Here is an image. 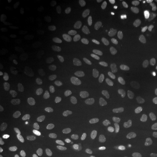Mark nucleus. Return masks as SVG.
I'll use <instances>...</instances> for the list:
<instances>
[{
    "label": "nucleus",
    "instance_id": "obj_6",
    "mask_svg": "<svg viewBox=\"0 0 157 157\" xmlns=\"http://www.w3.org/2000/svg\"><path fill=\"white\" fill-rule=\"evenodd\" d=\"M85 94V90L79 87H69L63 89L60 91V96L69 101H74L82 98Z\"/></svg>",
    "mask_w": 157,
    "mask_h": 157
},
{
    "label": "nucleus",
    "instance_id": "obj_14",
    "mask_svg": "<svg viewBox=\"0 0 157 157\" xmlns=\"http://www.w3.org/2000/svg\"><path fill=\"white\" fill-rule=\"evenodd\" d=\"M140 25L145 34L148 35L152 34L153 30H154V23L150 15L145 14L143 15L141 17Z\"/></svg>",
    "mask_w": 157,
    "mask_h": 157
},
{
    "label": "nucleus",
    "instance_id": "obj_8",
    "mask_svg": "<svg viewBox=\"0 0 157 157\" xmlns=\"http://www.w3.org/2000/svg\"><path fill=\"white\" fill-rule=\"evenodd\" d=\"M21 131V126L17 122L7 121L3 123L0 127L1 136L4 137H13Z\"/></svg>",
    "mask_w": 157,
    "mask_h": 157
},
{
    "label": "nucleus",
    "instance_id": "obj_22",
    "mask_svg": "<svg viewBox=\"0 0 157 157\" xmlns=\"http://www.w3.org/2000/svg\"><path fill=\"white\" fill-rule=\"evenodd\" d=\"M143 143H144L145 146L148 148L149 152L153 156H157V142L156 140H153L149 137H145L143 139Z\"/></svg>",
    "mask_w": 157,
    "mask_h": 157
},
{
    "label": "nucleus",
    "instance_id": "obj_21",
    "mask_svg": "<svg viewBox=\"0 0 157 157\" xmlns=\"http://www.w3.org/2000/svg\"><path fill=\"white\" fill-rule=\"evenodd\" d=\"M37 105L41 109H43L46 111H50L52 110L54 107L55 101L52 98L50 97H44L39 99L37 101Z\"/></svg>",
    "mask_w": 157,
    "mask_h": 157
},
{
    "label": "nucleus",
    "instance_id": "obj_4",
    "mask_svg": "<svg viewBox=\"0 0 157 157\" xmlns=\"http://www.w3.org/2000/svg\"><path fill=\"white\" fill-rule=\"evenodd\" d=\"M110 134H111V129L109 126L103 125L98 127L92 136V143L96 147L101 146Z\"/></svg>",
    "mask_w": 157,
    "mask_h": 157
},
{
    "label": "nucleus",
    "instance_id": "obj_28",
    "mask_svg": "<svg viewBox=\"0 0 157 157\" xmlns=\"http://www.w3.org/2000/svg\"><path fill=\"white\" fill-rule=\"evenodd\" d=\"M13 22L15 24L21 25V26H25L29 24V19L28 17L23 16V15H16L13 17Z\"/></svg>",
    "mask_w": 157,
    "mask_h": 157
},
{
    "label": "nucleus",
    "instance_id": "obj_11",
    "mask_svg": "<svg viewBox=\"0 0 157 157\" xmlns=\"http://www.w3.org/2000/svg\"><path fill=\"white\" fill-rule=\"evenodd\" d=\"M120 72L123 76L127 77H134L139 75L140 68L136 63H127L121 66Z\"/></svg>",
    "mask_w": 157,
    "mask_h": 157
},
{
    "label": "nucleus",
    "instance_id": "obj_9",
    "mask_svg": "<svg viewBox=\"0 0 157 157\" xmlns=\"http://www.w3.org/2000/svg\"><path fill=\"white\" fill-rule=\"evenodd\" d=\"M36 122L39 127L49 131H60L61 129L58 121L52 118L39 116L37 118Z\"/></svg>",
    "mask_w": 157,
    "mask_h": 157
},
{
    "label": "nucleus",
    "instance_id": "obj_27",
    "mask_svg": "<svg viewBox=\"0 0 157 157\" xmlns=\"http://www.w3.org/2000/svg\"><path fill=\"white\" fill-rule=\"evenodd\" d=\"M25 92L31 95H39L42 93V90L39 86L36 85H28L25 87Z\"/></svg>",
    "mask_w": 157,
    "mask_h": 157
},
{
    "label": "nucleus",
    "instance_id": "obj_10",
    "mask_svg": "<svg viewBox=\"0 0 157 157\" xmlns=\"http://www.w3.org/2000/svg\"><path fill=\"white\" fill-rule=\"evenodd\" d=\"M135 147L132 143L126 142L119 145L115 149L117 157H129L135 154Z\"/></svg>",
    "mask_w": 157,
    "mask_h": 157
},
{
    "label": "nucleus",
    "instance_id": "obj_31",
    "mask_svg": "<svg viewBox=\"0 0 157 157\" xmlns=\"http://www.w3.org/2000/svg\"><path fill=\"white\" fill-rule=\"evenodd\" d=\"M156 93H157V87H156Z\"/></svg>",
    "mask_w": 157,
    "mask_h": 157
},
{
    "label": "nucleus",
    "instance_id": "obj_24",
    "mask_svg": "<svg viewBox=\"0 0 157 157\" xmlns=\"http://www.w3.org/2000/svg\"><path fill=\"white\" fill-rule=\"evenodd\" d=\"M7 57H8L9 60H10L11 62L15 63H17V64L21 63V64L25 65L27 63L31 62L30 58H26V57H23L22 56H20V55H17V54L13 53V54L9 55Z\"/></svg>",
    "mask_w": 157,
    "mask_h": 157
},
{
    "label": "nucleus",
    "instance_id": "obj_29",
    "mask_svg": "<svg viewBox=\"0 0 157 157\" xmlns=\"http://www.w3.org/2000/svg\"><path fill=\"white\" fill-rule=\"evenodd\" d=\"M32 155L34 157H44V154H42V151L39 148H36L32 151Z\"/></svg>",
    "mask_w": 157,
    "mask_h": 157
},
{
    "label": "nucleus",
    "instance_id": "obj_7",
    "mask_svg": "<svg viewBox=\"0 0 157 157\" xmlns=\"http://www.w3.org/2000/svg\"><path fill=\"white\" fill-rule=\"evenodd\" d=\"M131 101L135 105L146 109H151L156 105V103L151 98L143 93H137L131 97Z\"/></svg>",
    "mask_w": 157,
    "mask_h": 157
},
{
    "label": "nucleus",
    "instance_id": "obj_16",
    "mask_svg": "<svg viewBox=\"0 0 157 157\" xmlns=\"http://www.w3.org/2000/svg\"><path fill=\"white\" fill-rule=\"evenodd\" d=\"M41 146H42V142H41L40 138L33 136L25 140L23 145V150L25 151H30L31 149H33V150L36 149L35 146L39 147Z\"/></svg>",
    "mask_w": 157,
    "mask_h": 157
},
{
    "label": "nucleus",
    "instance_id": "obj_3",
    "mask_svg": "<svg viewBox=\"0 0 157 157\" xmlns=\"http://www.w3.org/2000/svg\"><path fill=\"white\" fill-rule=\"evenodd\" d=\"M129 119L133 126L137 128L148 129L151 128L154 125V121L151 118L140 113H132L129 116Z\"/></svg>",
    "mask_w": 157,
    "mask_h": 157
},
{
    "label": "nucleus",
    "instance_id": "obj_15",
    "mask_svg": "<svg viewBox=\"0 0 157 157\" xmlns=\"http://www.w3.org/2000/svg\"><path fill=\"white\" fill-rule=\"evenodd\" d=\"M68 82V78L65 76H51L47 80V84L50 87H60L66 85Z\"/></svg>",
    "mask_w": 157,
    "mask_h": 157
},
{
    "label": "nucleus",
    "instance_id": "obj_30",
    "mask_svg": "<svg viewBox=\"0 0 157 157\" xmlns=\"http://www.w3.org/2000/svg\"><path fill=\"white\" fill-rule=\"evenodd\" d=\"M19 3H20V5H21V7H24L29 3V0H20Z\"/></svg>",
    "mask_w": 157,
    "mask_h": 157
},
{
    "label": "nucleus",
    "instance_id": "obj_17",
    "mask_svg": "<svg viewBox=\"0 0 157 157\" xmlns=\"http://www.w3.org/2000/svg\"><path fill=\"white\" fill-rule=\"evenodd\" d=\"M92 82L98 87H106L109 85L111 80L109 76L103 74H95L92 77Z\"/></svg>",
    "mask_w": 157,
    "mask_h": 157
},
{
    "label": "nucleus",
    "instance_id": "obj_20",
    "mask_svg": "<svg viewBox=\"0 0 157 157\" xmlns=\"http://www.w3.org/2000/svg\"><path fill=\"white\" fill-rule=\"evenodd\" d=\"M109 25L110 19L105 15H103L101 16L97 17L93 22L94 27L97 29H100V30L107 28V27L109 26Z\"/></svg>",
    "mask_w": 157,
    "mask_h": 157
},
{
    "label": "nucleus",
    "instance_id": "obj_25",
    "mask_svg": "<svg viewBox=\"0 0 157 157\" xmlns=\"http://www.w3.org/2000/svg\"><path fill=\"white\" fill-rule=\"evenodd\" d=\"M22 68L23 69L31 72V73H44V72H46L47 71V68L44 66H35V65L25 64L23 65Z\"/></svg>",
    "mask_w": 157,
    "mask_h": 157
},
{
    "label": "nucleus",
    "instance_id": "obj_19",
    "mask_svg": "<svg viewBox=\"0 0 157 157\" xmlns=\"http://www.w3.org/2000/svg\"><path fill=\"white\" fill-rule=\"evenodd\" d=\"M126 13L128 16L133 17L135 16L137 14H138L141 10V5L138 2L132 1L127 4L125 8Z\"/></svg>",
    "mask_w": 157,
    "mask_h": 157
},
{
    "label": "nucleus",
    "instance_id": "obj_18",
    "mask_svg": "<svg viewBox=\"0 0 157 157\" xmlns=\"http://www.w3.org/2000/svg\"><path fill=\"white\" fill-rule=\"evenodd\" d=\"M50 10V6L48 4H43L36 10V11L34 13L33 17L36 22H41L43 19L44 18L45 15L48 13Z\"/></svg>",
    "mask_w": 157,
    "mask_h": 157
},
{
    "label": "nucleus",
    "instance_id": "obj_2",
    "mask_svg": "<svg viewBox=\"0 0 157 157\" xmlns=\"http://www.w3.org/2000/svg\"><path fill=\"white\" fill-rule=\"evenodd\" d=\"M103 106L98 103H92L84 107L80 112L82 119L87 121H93L98 119L103 114Z\"/></svg>",
    "mask_w": 157,
    "mask_h": 157
},
{
    "label": "nucleus",
    "instance_id": "obj_12",
    "mask_svg": "<svg viewBox=\"0 0 157 157\" xmlns=\"http://www.w3.org/2000/svg\"><path fill=\"white\" fill-rule=\"evenodd\" d=\"M2 95L7 101L15 105H23L24 103V100L22 96L17 93L15 90L10 89H5L2 91Z\"/></svg>",
    "mask_w": 157,
    "mask_h": 157
},
{
    "label": "nucleus",
    "instance_id": "obj_5",
    "mask_svg": "<svg viewBox=\"0 0 157 157\" xmlns=\"http://www.w3.org/2000/svg\"><path fill=\"white\" fill-rule=\"evenodd\" d=\"M17 46V41L14 36L11 35H5L2 39L1 52L3 55L8 56L15 52Z\"/></svg>",
    "mask_w": 157,
    "mask_h": 157
},
{
    "label": "nucleus",
    "instance_id": "obj_1",
    "mask_svg": "<svg viewBox=\"0 0 157 157\" xmlns=\"http://www.w3.org/2000/svg\"><path fill=\"white\" fill-rule=\"evenodd\" d=\"M71 138L67 133L58 132L53 135L49 141V146L52 151L61 152L70 146Z\"/></svg>",
    "mask_w": 157,
    "mask_h": 157
},
{
    "label": "nucleus",
    "instance_id": "obj_23",
    "mask_svg": "<svg viewBox=\"0 0 157 157\" xmlns=\"http://www.w3.org/2000/svg\"><path fill=\"white\" fill-rule=\"evenodd\" d=\"M2 76L3 78L6 80H12V79H16L21 75L20 72L16 69L14 68H10V69H5L2 71Z\"/></svg>",
    "mask_w": 157,
    "mask_h": 157
},
{
    "label": "nucleus",
    "instance_id": "obj_13",
    "mask_svg": "<svg viewBox=\"0 0 157 157\" xmlns=\"http://www.w3.org/2000/svg\"><path fill=\"white\" fill-rule=\"evenodd\" d=\"M111 50L119 56H125L128 53V47L126 42L120 39L113 41L111 43Z\"/></svg>",
    "mask_w": 157,
    "mask_h": 157
},
{
    "label": "nucleus",
    "instance_id": "obj_26",
    "mask_svg": "<svg viewBox=\"0 0 157 157\" xmlns=\"http://www.w3.org/2000/svg\"><path fill=\"white\" fill-rule=\"evenodd\" d=\"M50 30L51 34L56 36L60 33V23L58 19L54 18L52 20L50 25Z\"/></svg>",
    "mask_w": 157,
    "mask_h": 157
}]
</instances>
